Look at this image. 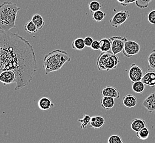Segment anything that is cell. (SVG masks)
Masks as SVG:
<instances>
[{"label":"cell","instance_id":"obj_1","mask_svg":"<svg viewBox=\"0 0 155 143\" xmlns=\"http://www.w3.org/2000/svg\"><path fill=\"white\" fill-rule=\"evenodd\" d=\"M0 73L14 72L15 90H21L31 82L37 69L34 49L29 41L17 34L0 29Z\"/></svg>","mask_w":155,"mask_h":143},{"label":"cell","instance_id":"obj_2","mask_svg":"<svg viewBox=\"0 0 155 143\" xmlns=\"http://www.w3.org/2000/svg\"><path fill=\"white\" fill-rule=\"evenodd\" d=\"M21 8L11 2H4L0 5V29L9 31L16 27L17 14Z\"/></svg>","mask_w":155,"mask_h":143},{"label":"cell","instance_id":"obj_3","mask_svg":"<svg viewBox=\"0 0 155 143\" xmlns=\"http://www.w3.org/2000/svg\"><path fill=\"white\" fill-rule=\"evenodd\" d=\"M71 61L68 53L64 50H55L45 55L43 59V68L46 75L62 68L66 63Z\"/></svg>","mask_w":155,"mask_h":143},{"label":"cell","instance_id":"obj_4","mask_svg":"<svg viewBox=\"0 0 155 143\" xmlns=\"http://www.w3.org/2000/svg\"><path fill=\"white\" fill-rule=\"evenodd\" d=\"M120 62L119 58L112 51L102 52L99 55L97 61V65L99 71H109L117 68Z\"/></svg>","mask_w":155,"mask_h":143},{"label":"cell","instance_id":"obj_5","mask_svg":"<svg viewBox=\"0 0 155 143\" xmlns=\"http://www.w3.org/2000/svg\"><path fill=\"white\" fill-rule=\"evenodd\" d=\"M141 46L136 41L127 40L125 42L123 53L127 58H131L133 56L139 53Z\"/></svg>","mask_w":155,"mask_h":143},{"label":"cell","instance_id":"obj_6","mask_svg":"<svg viewBox=\"0 0 155 143\" xmlns=\"http://www.w3.org/2000/svg\"><path fill=\"white\" fill-rule=\"evenodd\" d=\"M112 44L111 51L115 55L120 53L124 49L125 41L127 37H122L120 36H113L109 38Z\"/></svg>","mask_w":155,"mask_h":143},{"label":"cell","instance_id":"obj_7","mask_svg":"<svg viewBox=\"0 0 155 143\" xmlns=\"http://www.w3.org/2000/svg\"><path fill=\"white\" fill-rule=\"evenodd\" d=\"M130 17V12L129 11H120L117 13L114 16L110 19L109 23L112 27L118 28L127 21Z\"/></svg>","mask_w":155,"mask_h":143},{"label":"cell","instance_id":"obj_8","mask_svg":"<svg viewBox=\"0 0 155 143\" xmlns=\"http://www.w3.org/2000/svg\"><path fill=\"white\" fill-rule=\"evenodd\" d=\"M128 75L130 80L133 83L134 82L142 80L143 76V72L140 66L133 63L129 70Z\"/></svg>","mask_w":155,"mask_h":143},{"label":"cell","instance_id":"obj_9","mask_svg":"<svg viewBox=\"0 0 155 143\" xmlns=\"http://www.w3.org/2000/svg\"><path fill=\"white\" fill-rule=\"evenodd\" d=\"M16 79V74L12 71H3L0 73V82L6 85L15 83Z\"/></svg>","mask_w":155,"mask_h":143},{"label":"cell","instance_id":"obj_10","mask_svg":"<svg viewBox=\"0 0 155 143\" xmlns=\"http://www.w3.org/2000/svg\"><path fill=\"white\" fill-rule=\"evenodd\" d=\"M143 105L149 113H151L155 112V90L152 91L143 101Z\"/></svg>","mask_w":155,"mask_h":143},{"label":"cell","instance_id":"obj_11","mask_svg":"<svg viewBox=\"0 0 155 143\" xmlns=\"http://www.w3.org/2000/svg\"><path fill=\"white\" fill-rule=\"evenodd\" d=\"M141 81L143 84L148 85L150 87H155V71L153 70H147L143 75Z\"/></svg>","mask_w":155,"mask_h":143},{"label":"cell","instance_id":"obj_12","mask_svg":"<svg viewBox=\"0 0 155 143\" xmlns=\"http://www.w3.org/2000/svg\"><path fill=\"white\" fill-rule=\"evenodd\" d=\"M101 94L103 97H111L114 99H119L120 97L119 91L116 87L112 86H107L103 87Z\"/></svg>","mask_w":155,"mask_h":143},{"label":"cell","instance_id":"obj_13","mask_svg":"<svg viewBox=\"0 0 155 143\" xmlns=\"http://www.w3.org/2000/svg\"><path fill=\"white\" fill-rule=\"evenodd\" d=\"M130 127L133 131L137 132L147 127V123L146 121L141 118H135L131 122Z\"/></svg>","mask_w":155,"mask_h":143},{"label":"cell","instance_id":"obj_14","mask_svg":"<svg viewBox=\"0 0 155 143\" xmlns=\"http://www.w3.org/2000/svg\"><path fill=\"white\" fill-rule=\"evenodd\" d=\"M137 100L136 97L132 94H127L123 99V103L127 108H133L137 106Z\"/></svg>","mask_w":155,"mask_h":143},{"label":"cell","instance_id":"obj_15","mask_svg":"<svg viewBox=\"0 0 155 143\" xmlns=\"http://www.w3.org/2000/svg\"><path fill=\"white\" fill-rule=\"evenodd\" d=\"M105 119L101 116H93L91 117L90 121V127L95 129H100L104 125Z\"/></svg>","mask_w":155,"mask_h":143},{"label":"cell","instance_id":"obj_16","mask_svg":"<svg viewBox=\"0 0 155 143\" xmlns=\"http://www.w3.org/2000/svg\"><path fill=\"white\" fill-rule=\"evenodd\" d=\"M38 105L39 108L42 111L49 110L50 109L54 106V104L51 102V101L46 97H41L39 100Z\"/></svg>","mask_w":155,"mask_h":143},{"label":"cell","instance_id":"obj_17","mask_svg":"<svg viewBox=\"0 0 155 143\" xmlns=\"http://www.w3.org/2000/svg\"><path fill=\"white\" fill-rule=\"evenodd\" d=\"M101 104L103 109L106 110H110L114 106V99L111 97H103L101 100Z\"/></svg>","mask_w":155,"mask_h":143},{"label":"cell","instance_id":"obj_18","mask_svg":"<svg viewBox=\"0 0 155 143\" xmlns=\"http://www.w3.org/2000/svg\"><path fill=\"white\" fill-rule=\"evenodd\" d=\"M112 48V44L109 38H104L99 41V50L102 52L110 51Z\"/></svg>","mask_w":155,"mask_h":143},{"label":"cell","instance_id":"obj_19","mask_svg":"<svg viewBox=\"0 0 155 143\" xmlns=\"http://www.w3.org/2000/svg\"><path fill=\"white\" fill-rule=\"evenodd\" d=\"M31 21L37 27L38 30L42 29L45 25V22L43 18L38 13H36L33 16Z\"/></svg>","mask_w":155,"mask_h":143},{"label":"cell","instance_id":"obj_20","mask_svg":"<svg viewBox=\"0 0 155 143\" xmlns=\"http://www.w3.org/2000/svg\"><path fill=\"white\" fill-rule=\"evenodd\" d=\"M72 49L75 50H82L85 48L84 39L82 38H77L72 42Z\"/></svg>","mask_w":155,"mask_h":143},{"label":"cell","instance_id":"obj_21","mask_svg":"<svg viewBox=\"0 0 155 143\" xmlns=\"http://www.w3.org/2000/svg\"><path fill=\"white\" fill-rule=\"evenodd\" d=\"M145 84L142 81L134 82L132 85V89L135 93L142 94L145 90Z\"/></svg>","mask_w":155,"mask_h":143},{"label":"cell","instance_id":"obj_22","mask_svg":"<svg viewBox=\"0 0 155 143\" xmlns=\"http://www.w3.org/2000/svg\"><path fill=\"white\" fill-rule=\"evenodd\" d=\"M107 16V13L104 12L101 10H99L97 12L92 13V19L94 22L99 23L102 22Z\"/></svg>","mask_w":155,"mask_h":143},{"label":"cell","instance_id":"obj_23","mask_svg":"<svg viewBox=\"0 0 155 143\" xmlns=\"http://www.w3.org/2000/svg\"><path fill=\"white\" fill-rule=\"evenodd\" d=\"M137 137L142 140H145L149 138L150 132L147 127L143 128L140 131L136 132Z\"/></svg>","mask_w":155,"mask_h":143},{"label":"cell","instance_id":"obj_24","mask_svg":"<svg viewBox=\"0 0 155 143\" xmlns=\"http://www.w3.org/2000/svg\"><path fill=\"white\" fill-rule=\"evenodd\" d=\"M25 30L29 34H35L37 33L38 30L37 27L34 24V23L32 22L31 20L25 24Z\"/></svg>","mask_w":155,"mask_h":143},{"label":"cell","instance_id":"obj_25","mask_svg":"<svg viewBox=\"0 0 155 143\" xmlns=\"http://www.w3.org/2000/svg\"><path fill=\"white\" fill-rule=\"evenodd\" d=\"M102 7V5L101 3H100L98 1H92L88 3L89 9H90V12L92 13H93L99 10H101Z\"/></svg>","mask_w":155,"mask_h":143},{"label":"cell","instance_id":"obj_26","mask_svg":"<svg viewBox=\"0 0 155 143\" xmlns=\"http://www.w3.org/2000/svg\"><path fill=\"white\" fill-rule=\"evenodd\" d=\"M91 119V117H90V116L88 115H84L83 118H80L78 120V121L81 123L80 128L81 129H86L87 128L88 125L90 124Z\"/></svg>","mask_w":155,"mask_h":143},{"label":"cell","instance_id":"obj_27","mask_svg":"<svg viewBox=\"0 0 155 143\" xmlns=\"http://www.w3.org/2000/svg\"><path fill=\"white\" fill-rule=\"evenodd\" d=\"M147 61L150 68L152 70L155 71V49L149 55V57H147Z\"/></svg>","mask_w":155,"mask_h":143},{"label":"cell","instance_id":"obj_28","mask_svg":"<svg viewBox=\"0 0 155 143\" xmlns=\"http://www.w3.org/2000/svg\"><path fill=\"white\" fill-rule=\"evenodd\" d=\"M153 0H137L135 4L137 7L141 9H145L149 6V4Z\"/></svg>","mask_w":155,"mask_h":143},{"label":"cell","instance_id":"obj_29","mask_svg":"<svg viewBox=\"0 0 155 143\" xmlns=\"http://www.w3.org/2000/svg\"><path fill=\"white\" fill-rule=\"evenodd\" d=\"M123 140L121 137L118 135H112L108 139V143H122Z\"/></svg>","mask_w":155,"mask_h":143},{"label":"cell","instance_id":"obj_30","mask_svg":"<svg viewBox=\"0 0 155 143\" xmlns=\"http://www.w3.org/2000/svg\"><path fill=\"white\" fill-rule=\"evenodd\" d=\"M147 18L150 23H151L152 25H155V10H153L150 12Z\"/></svg>","mask_w":155,"mask_h":143},{"label":"cell","instance_id":"obj_31","mask_svg":"<svg viewBox=\"0 0 155 143\" xmlns=\"http://www.w3.org/2000/svg\"><path fill=\"white\" fill-rule=\"evenodd\" d=\"M93 39L92 37H85L84 39V44L86 45V46L89 47L91 46V45L92 44L93 42Z\"/></svg>","mask_w":155,"mask_h":143},{"label":"cell","instance_id":"obj_32","mask_svg":"<svg viewBox=\"0 0 155 143\" xmlns=\"http://www.w3.org/2000/svg\"><path fill=\"white\" fill-rule=\"evenodd\" d=\"M91 48L93 50H99V41L97 40L93 41V43L91 45Z\"/></svg>","mask_w":155,"mask_h":143},{"label":"cell","instance_id":"obj_33","mask_svg":"<svg viewBox=\"0 0 155 143\" xmlns=\"http://www.w3.org/2000/svg\"><path fill=\"white\" fill-rule=\"evenodd\" d=\"M137 0H125V1L124 2V3H122L121 5L122 6L127 7L131 3H134L136 2Z\"/></svg>","mask_w":155,"mask_h":143},{"label":"cell","instance_id":"obj_34","mask_svg":"<svg viewBox=\"0 0 155 143\" xmlns=\"http://www.w3.org/2000/svg\"><path fill=\"white\" fill-rule=\"evenodd\" d=\"M117 1H118V2L120 3V5H121L122 3H124V2L125 1V0H117Z\"/></svg>","mask_w":155,"mask_h":143},{"label":"cell","instance_id":"obj_35","mask_svg":"<svg viewBox=\"0 0 155 143\" xmlns=\"http://www.w3.org/2000/svg\"><path fill=\"white\" fill-rule=\"evenodd\" d=\"M0 37H1V34H0Z\"/></svg>","mask_w":155,"mask_h":143},{"label":"cell","instance_id":"obj_36","mask_svg":"<svg viewBox=\"0 0 155 143\" xmlns=\"http://www.w3.org/2000/svg\"></svg>","mask_w":155,"mask_h":143}]
</instances>
